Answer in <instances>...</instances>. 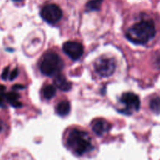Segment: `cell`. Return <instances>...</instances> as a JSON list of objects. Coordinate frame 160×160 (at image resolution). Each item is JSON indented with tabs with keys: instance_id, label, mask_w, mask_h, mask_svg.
I'll return each mask as SVG.
<instances>
[{
	"instance_id": "cell-1",
	"label": "cell",
	"mask_w": 160,
	"mask_h": 160,
	"mask_svg": "<svg viewBox=\"0 0 160 160\" xmlns=\"http://www.w3.org/2000/svg\"><path fill=\"white\" fill-rule=\"evenodd\" d=\"M156 27L152 20H142L134 23L126 33L127 38L133 43L144 45L151 41L156 35Z\"/></svg>"
},
{
	"instance_id": "cell-2",
	"label": "cell",
	"mask_w": 160,
	"mask_h": 160,
	"mask_svg": "<svg viewBox=\"0 0 160 160\" xmlns=\"http://www.w3.org/2000/svg\"><path fill=\"white\" fill-rule=\"evenodd\" d=\"M67 142L68 148L77 156H84L94 148L88 134L80 130L70 131Z\"/></svg>"
},
{
	"instance_id": "cell-3",
	"label": "cell",
	"mask_w": 160,
	"mask_h": 160,
	"mask_svg": "<svg viewBox=\"0 0 160 160\" xmlns=\"http://www.w3.org/2000/svg\"><path fill=\"white\" fill-rule=\"evenodd\" d=\"M63 67V62L60 56L56 52H48L44 55L40 63V70L45 76L58 74Z\"/></svg>"
},
{
	"instance_id": "cell-4",
	"label": "cell",
	"mask_w": 160,
	"mask_h": 160,
	"mask_svg": "<svg viewBox=\"0 0 160 160\" xmlns=\"http://www.w3.org/2000/svg\"><path fill=\"white\" fill-rule=\"evenodd\" d=\"M95 70L99 76L108 78L112 75L116 70V62L112 58L100 57L95 62Z\"/></svg>"
},
{
	"instance_id": "cell-5",
	"label": "cell",
	"mask_w": 160,
	"mask_h": 160,
	"mask_svg": "<svg viewBox=\"0 0 160 160\" xmlns=\"http://www.w3.org/2000/svg\"><path fill=\"white\" fill-rule=\"evenodd\" d=\"M41 17L49 24H55L62 19V12L56 5H47L41 10Z\"/></svg>"
},
{
	"instance_id": "cell-6",
	"label": "cell",
	"mask_w": 160,
	"mask_h": 160,
	"mask_svg": "<svg viewBox=\"0 0 160 160\" xmlns=\"http://www.w3.org/2000/svg\"><path fill=\"white\" fill-rule=\"evenodd\" d=\"M120 102L126 106V109H123V112L124 114L132 113L133 111H138L140 109V99L137 95L132 92H126L123 94L120 98Z\"/></svg>"
},
{
	"instance_id": "cell-7",
	"label": "cell",
	"mask_w": 160,
	"mask_h": 160,
	"mask_svg": "<svg viewBox=\"0 0 160 160\" xmlns=\"http://www.w3.org/2000/svg\"><path fill=\"white\" fill-rule=\"evenodd\" d=\"M64 52L73 60H78L84 53V47L78 42H67L62 45Z\"/></svg>"
},
{
	"instance_id": "cell-8",
	"label": "cell",
	"mask_w": 160,
	"mask_h": 160,
	"mask_svg": "<svg viewBox=\"0 0 160 160\" xmlns=\"http://www.w3.org/2000/svg\"><path fill=\"white\" fill-rule=\"evenodd\" d=\"M111 124L104 119H96L92 123V131L98 136H102L111 129Z\"/></svg>"
},
{
	"instance_id": "cell-9",
	"label": "cell",
	"mask_w": 160,
	"mask_h": 160,
	"mask_svg": "<svg viewBox=\"0 0 160 160\" xmlns=\"http://www.w3.org/2000/svg\"><path fill=\"white\" fill-rule=\"evenodd\" d=\"M54 84L61 91L68 92L71 89L72 84L63 75L58 74L54 80Z\"/></svg>"
},
{
	"instance_id": "cell-10",
	"label": "cell",
	"mask_w": 160,
	"mask_h": 160,
	"mask_svg": "<svg viewBox=\"0 0 160 160\" xmlns=\"http://www.w3.org/2000/svg\"><path fill=\"white\" fill-rule=\"evenodd\" d=\"M56 111L60 117H66L70 111V104L68 101H62L58 103Z\"/></svg>"
},
{
	"instance_id": "cell-11",
	"label": "cell",
	"mask_w": 160,
	"mask_h": 160,
	"mask_svg": "<svg viewBox=\"0 0 160 160\" xmlns=\"http://www.w3.org/2000/svg\"><path fill=\"white\" fill-rule=\"evenodd\" d=\"M19 98L20 95L17 92H11L6 94V99L10 103L11 106L15 108H20L22 106V103L19 101Z\"/></svg>"
},
{
	"instance_id": "cell-12",
	"label": "cell",
	"mask_w": 160,
	"mask_h": 160,
	"mask_svg": "<svg viewBox=\"0 0 160 160\" xmlns=\"http://www.w3.org/2000/svg\"><path fill=\"white\" fill-rule=\"evenodd\" d=\"M42 95L45 99H52L56 95V88L53 85H45L42 89Z\"/></svg>"
},
{
	"instance_id": "cell-13",
	"label": "cell",
	"mask_w": 160,
	"mask_h": 160,
	"mask_svg": "<svg viewBox=\"0 0 160 160\" xmlns=\"http://www.w3.org/2000/svg\"><path fill=\"white\" fill-rule=\"evenodd\" d=\"M103 0H91L87 3L86 8L88 11H98L99 10L101 4Z\"/></svg>"
},
{
	"instance_id": "cell-14",
	"label": "cell",
	"mask_w": 160,
	"mask_h": 160,
	"mask_svg": "<svg viewBox=\"0 0 160 160\" xmlns=\"http://www.w3.org/2000/svg\"><path fill=\"white\" fill-rule=\"evenodd\" d=\"M149 106L153 112L156 114L160 113V97H155L151 99Z\"/></svg>"
},
{
	"instance_id": "cell-15",
	"label": "cell",
	"mask_w": 160,
	"mask_h": 160,
	"mask_svg": "<svg viewBox=\"0 0 160 160\" xmlns=\"http://www.w3.org/2000/svg\"><path fill=\"white\" fill-rule=\"evenodd\" d=\"M18 73H19L18 69H17V68L14 69V70H12L10 73H9V79L10 80V81H13V80L15 79L17 76H18Z\"/></svg>"
},
{
	"instance_id": "cell-16",
	"label": "cell",
	"mask_w": 160,
	"mask_h": 160,
	"mask_svg": "<svg viewBox=\"0 0 160 160\" xmlns=\"http://www.w3.org/2000/svg\"><path fill=\"white\" fill-rule=\"evenodd\" d=\"M9 77V67H6L4 69L2 72V78L3 80H7Z\"/></svg>"
},
{
	"instance_id": "cell-17",
	"label": "cell",
	"mask_w": 160,
	"mask_h": 160,
	"mask_svg": "<svg viewBox=\"0 0 160 160\" xmlns=\"http://www.w3.org/2000/svg\"><path fill=\"white\" fill-rule=\"evenodd\" d=\"M13 89H23L24 88V87H23V85H18V84H16V85L13 86V88H12Z\"/></svg>"
},
{
	"instance_id": "cell-18",
	"label": "cell",
	"mask_w": 160,
	"mask_h": 160,
	"mask_svg": "<svg viewBox=\"0 0 160 160\" xmlns=\"http://www.w3.org/2000/svg\"><path fill=\"white\" fill-rule=\"evenodd\" d=\"M156 64L160 67V56L157 58V59H156Z\"/></svg>"
},
{
	"instance_id": "cell-19",
	"label": "cell",
	"mask_w": 160,
	"mask_h": 160,
	"mask_svg": "<svg viewBox=\"0 0 160 160\" xmlns=\"http://www.w3.org/2000/svg\"><path fill=\"white\" fill-rule=\"evenodd\" d=\"M13 2H22L23 0H12Z\"/></svg>"
}]
</instances>
